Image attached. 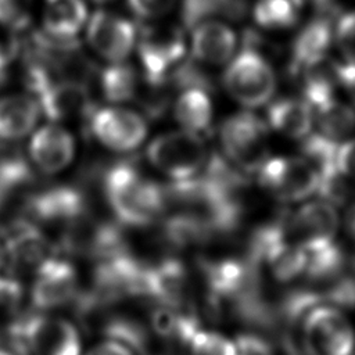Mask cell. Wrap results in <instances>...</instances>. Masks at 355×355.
Instances as JSON below:
<instances>
[{"mask_svg": "<svg viewBox=\"0 0 355 355\" xmlns=\"http://www.w3.org/2000/svg\"><path fill=\"white\" fill-rule=\"evenodd\" d=\"M330 175H337L348 184H355V137L338 141Z\"/></svg>", "mask_w": 355, "mask_h": 355, "instance_id": "obj_29", "label": "cell"}, {"mask_svg": "<svg viewBox=\"0 0 355 355\" xmlns=\"http://www.w3.org/2000/svg\"><path fill=\"white\" fill-rule=\"evenodd\" d=\"M96 3H107V1H111V0H93Z\"/></svg>", "mask_w": 355, "mask_h": 355, "instance_id": "obj_38", "label": "cell"}, {"mask_svg": "<svg viewBox=\"0 0 355 355\" xmlns=\"http://www.w3.org/2000/svg\"><path fill=\"white\" fill-rule=\"evenodd\" d=\"M190 293V279L180 261L165 258L146 266L144 297L153 298L162 306L187 312Z\"/></svg>", "mask_w": 355, "mask_h": 355, "instance_id": "obj_15", "label": "cell"}, {"mask_svg": "<svg viewBox=\"0 0 355 355\" xmlns=\"http://www.w3.org/2000/svg\"><path fill=\"white\" fill-rule=\"evenodd\" d=\"M143 75L151 86L164 83L173 73L186 53L184 39L179 29L172 26H147L137 44Z\"/></svg>", "mask_w": 355, "mask_h": 355, "instance_id": "obj_11", "label": "cell"}, {"mask_svg": "<svg viewBox=\"0 0 355 355\" xmlns=\"http://www.w3.org/2000/svg\"><path fill=\"white\" fill-rule=\"evenodd\" d=\"M132 11L143 19H158L172 11L176 0H128Z\"/></svg>", "mask_w": 355, "mask_h": 355, "instance_id": "obj_31", "label": "cell"}, {"mask_svg": "<svg viewBox=\"0 0 355 355\" xmlns=\"http://www.w3.org/2000/svg\"><path fill=\"white\" fill-rule=\"evenodd\" d=\"M87 18V7L83 0H44L42 21L49 36L75 39Z\"/></svg>", "mask_w": 355, "mask_h": 355, "instance_id": "obj_21", "label": "cell"}, {"mask_svg": "<svg viewBox=\"0 0 355 355\" xmlns=\"http://www.w3.org/2000/svg\"><path fill=\"white\" fill-rule=\"evenodd\" d=\"M146 158L155 171L179 183L202 175L211 155L201 135L180 128L154 137L146 148Z\"/></svg>", "mask_w": 355, "mask_h": 355, "instance_id": "obj_3", "label": "cell"}, {"mask_svg": "<svg viewBox=\"0 0 355 355\" xmlns=\"http://www.w3.org/2000/svg\"><path fill=\"white\" fill-rule=\"evenodd\" d=\"M173 116L182 129L202 136L211 128L214 116V105L207 87H184L173 104Z\"/></svg>", "mask_w": 355, "mask_h": 355, "instance_id": "obj_22", "label": "cell"}, {"mask_svg": "<svg viewBox=\"0 0 355 355\" xmlns=\"http://www.w3.org/2000/svg\"><path fill=\"white\" fill-rule=\"evenodd\" d=\"M103 193L115 219L126 226L146 227L165 215V189L130 162L107 168Z\"/></svg>", "mask_w": 355, "mask_h": 355, "instance_id": "obj_1", "label": "cell"}, {"mask_svg": "<svg viewBox=\"0 0 355 355\" xmlns=\"http://www.w3.org/2000/svg\"><path fill=\"white\" fill-rule=\"evenodd\" d=\"M334 22L320 12L306 22L295 35L290 47V72L301 75L323 64L333 44Z\"/></svg>", "mask_w": 355, "mask_h": 355, "instance_id": "obj_16", "label": "cell"}, {"mask_svg": "<svg viewBox=\"0 0 355 355\" xmlns=\"http://www.w3.org/2000/svg\"><path fill=\"white\" fill-rule=\"evenodd\" d=\"M11 60V53L0 46V83L6 79L7 76V68Z\"/></svg>", "mask_w": 355, "mask_h": 355, "instance_id": "obj_34", "label": "cell"}, {"mask_svg": "<svg viewBox=\"0 0 355 355\" xmlns=\"http://www.w3.org/2000/svg\"><path fill=\"white\" fill-rule=\"evenodd\" d=\"M42 115L32 94H7L0 97V143H12L29 136Z\"/></svg>", "mask_w": 355, "mask_h": 355, "instance_id": "obj_20", "label": "cell"}, {"mask_svg": "<svg viewBox=\"0 0 355 355\" xmlns=\"http://www.w3.org/2000/svg\"><path fill=\"white\" fill-rule=\"evenodd\" d=\"M222 83L226 93L244 108L266 105L276 92V72L255 44L248 40L226 64Z\"/></svg>", "mask_w": 355, "mask_h": 355, "instance_id": "obj_2", "label": "cell"}, {"mask_svg": "<svg viewBox=\"0 0 355 355\" xmlns=\"http://www.w3.org/2000/svg\"><path fill=\"white\" fill-rule=\"evenodd\" d=\"M100 86L104 97L111 103H123L136 96L137 75L123 62H110L100 73Z\"/></svg>", "mask_w": 355, "mask_h": 355, "instance_id": "obj_25", "label": "cell"}, {"mask_svg": "<svg viewBox=\"0 0 355 355\" xmlns=\"http://www.w3.org/2000/svg\"><path fill=\"white\" fill-rule=\"evenodd\" d=\"M35 98L39 103L42 114L55 123L80 118L87 121L94 110L85 85L71 79H53Z\"/></svg>", "mask_w": 355, "mask_h": 355, "instance_id": "obj_17", "label": "cell"}, {"mask_svg": "<svg viewBox=\"0 0 355 355\" xmlns=\"http://www.w3.org/2000/svg\"><path fill=\"white\" fill-rule=\"evenodd\" d=\"M3 263H4V248H3V244H1V240H0V268H1Z\"/></svg>", "mask_w": 355, "mask_h": 355, "instance_id": "obj_36", "label": "cell"}, {"mask_svg": "<svg viewBox=\"0 0 355 355\" xmlns=\"http://www.w3.org/2000/svg\"><path fill=\"white\" fill-rule=\"evenodd\" d=\"M31 304L39 312H49L73 304L79 295L76 268L64 258L50 255L33 270Z\"/></svg>", "mask_w": 355, "mask_h": 355, "instance_id": "obj_10", "label": "cell"}, {"mask_svg": "<svg viewBox=\"0 0 355 355\" xmlns=\"http://www.w3.org/2000/svg\"><path fill=\"white\" fill-rule=\"evenodd\" d=\"M304 4L305 0H254L252 18L263 29H287L298 22Z\"/></svg>", "mask_w": 355, "mask_h": 355, "instance_id": "obj_24", "label": "cell"}, {"mask_svg": "<svg viewBox=\"0 0 355 355\" xmlns=\"http://www.w3.org/2000/svg\"><path fill=\"white\" fill-rule=\"evenodd\" d=\"M236 50V32L226 22L207 18L193 26L190 51L197 62L204 65H226Z\"/></svg>", "mask_w": 355, "mask_h": 355, "instance_id": "obj_18", "label": "cell"}, {"mask_svg": "<svg viewBox=\"0 0 355 355\" xmlns=\"http://www.w3.org/2000/svg\"><path fill=\"white\" fill-rule=\"evenodd\" d=\"M8 336L19 355H82L76 326L46 312L21 316Z\"/></svg>", "mask_w": 355, "mask_h": 355, "instance_id": "obj_5", "label": "cell"}, {"mask_svg": "<svg viewBox=\"0 0 355 355\" xmlns=\"http://www.w3.org/2000/svg\"><path fill=\"white\" fill-rule=\"evenodd\" d=\"M340 214L336 204L326 198L308 200L280 219L284 236L304 250L334 243L340 229Z\"/></svg>", "mask_w": 355, "mask_h": 355, "instance_id": "obj_8", "label": "cell"}, {"mask_svg": "<svg viewBox=\"0 0 355 355\" xmlns=\"http://www.w3.org/2000/svg\"><path fill=\"white\" fill-rule=\"evenodd\" d=\"M86 355H136V351L121 340L107 337L105 340L93 345Z\"/></svg>", "mask_w": 355, "mask_h": 355, "instance_id": "obj_33", "label": "cell"}, {"mask_svg": "<svg viewBox=\"0 0 355 355\" xmlns=\"http://www.w3.org/2000/svg\"><path fill=\"white\" fill-rule=\"evenodd\" d=\"M300 338L306 355H354L355 327L333 304H316L302 312Z\"/></svg>", "mask_w": 355, "mask_h": 355, "instance_id": "obj_6", "label": "cell"}, {"mask_svg": "<svg viewBox=\"0 0 355 355\" xmlns=\"http://www.w3.org/2000/svg\"><path fill=\"white\" fill-rule=\"evenodd\" d=\"M24 294V286L17 277L0 276V333L10 334L21 319Z\"/></svg>", "mask_w": 355, "mask_h": 355, "instance_id": "obj_26", "label": "cell"}, {"mask_svg": "<svg viewBox=\"0 0 355 355\" xmlns=\"http://www.w3.org/2000/svg\"><path fill=\"white\" fill-rule=\"evenodd\" d=\"M312 111L319 133L334 141H343L355 132V107L337 96L312 107Z\"/></svg>", "mask_w": 355, "mask_h": 355, "instance_id": "obj_23", "label": "cell"}, {"mask_svg": "<svg viewBox=\"0 0 355 355\" xmlns=\"http://www.w3.org/2000/svg\"><path fill=\"white\" fill-rule=\"evenodd\" d=\"M87 126L96 141L114 153H132L147 137V122L136 111L119 105L93 110Z\"/></svg>", "mask_w": 355, "mask_h": 355, "instance_id": "obj_9", "label": "cell"}, {"mask_svg": "<svg viewBox=\"0 0 355 355\" xmlns=\"http://www.w3.org/2000/svg\"><path fill=\"white\" fill-rule=\"evenodd\" d=\"M223 159L243 173H255L269 157V126L248 108L226 116L218 130Z\"/></svg>", "mask_w": 355, "mask_h": 355, "instance_id": "obj_4", "label": "cell"}, {"mask_svg": "<svg viewBox=\"0 0 355 355\" xmlns=\"http://www.w3.org/2000/svg\"><path fill=\"white\" fill-rule=\"evenodd\" d=\"M86 37L89 46L108 62L125 61L137 40L129 19L103 10L89 18Z\"/></svg>", "mask_w": 355, "mask_h": 355, "instance_id": "obj_13", "label": "cell"}, {"mask_svg": "<svg viewBox=\"0 0 355 355\" xmlns=\"http://www.w3.org/2000/svg\"><path fill=\"white\" fill-rule=\"evenodd\" d=\"M333 43L343 61L355 62V10L343 12L334 22Z\"/></svg>", "mask_w": 355, "mask_h": 355, "instance_id": "obj_28", "label": "cell"}, {"mask_svg": "<svg viewBox=\"0 0 355 355\" xmlns=\"http://www.w3.org/2000/svg\"><path fill=\"white\" fill-rule=\"evenodd\" d=\"M183 345L191 355H239L236 341L216 331L204 330L200 326L194 327Z\"/></svg>", "mask_w": 355, "mask_h": 355, "instance_id": "obj_27", "label": "cell"}, {"mask_svg": "<svg viewBox=\"0 0 355 355\" xmlns=\"http://www.w3.org/2000/svg\"><path fill=\"white\" fill-rule=\"evenodd\" d=\"M76 141L73 135L60 123L51 122L32 132L28 155L31 164L44 175H57L73 161Z\"/></svg>", "mask_w": 355, "mask_h": 355, "instance_id": "obj_14", "label": "cell"}, {"mask_svg": "<svg viewBox=\"0 0 355 355\" xmlns=\"http://www.w3.org/2000/svg\"><path fill=\"white\" fill-rule=\"evenodd\" d=\"M32 0H0V24L21 29L28 24Z\"/></svg>", "mask_w": 355, "mask_h": 355, "instance_id": "obj_30", "label": "cell"}, {"mask_svg": "<svg viewBox=\"0 0 355 355\" xmlns=\"http://www.w3.org/2000/svg\"><path fill=\"white\" fill-rule=\"evenodd\" d=\"M259 186L284 204L302 202L319 194L322 175L304 155L268 157L255 172Z\"/></svg>", "mask_w": 355, "mask_h": 355, "instance_id": "obj_7", "label": "cell"}, {"mask_svg": "<svg viewBox=\"0 0 355 355\" xmlns=\"http://www.w3.org/2000/svg\"><path fill=\"white\" fill-rule=\"evenodd\" d=\"M0 355H15L14 352H11V351H8L7 348H4V347H1L0 345Z\"/></svg>", "mask_w": 355, "mask_h": 355, "instance_id": "obj_37", "label": "cell"}, {"mask_svg": "<svg viewBox=\"0 0 355 355\" xmlns=\"http://www.w3.org/2000/svg\"><path fill=\"white\" fill-rule=\"evenodd\" d=\"M337 85H340L355 107V62L341 61L331 65Z\"/></svg>", "mask_w": 355, "mask_h": 355, "instance_id": "obj_32", "label": "cell"}, {"mask_svg": "<svg viewBox=\"0 0 355 355\" xmlns=\"http://www.w3.org/2000/svg\"><path fill=\"white\" fill-rule=\"evenodd\" d=\"M0 237L4 248V262L7 261L15 272L35 270L50 257V240L40 226L26 216L11 219L10 223L1 226Z\"/></svg>", "mask_w": 355, "mask_h": 355, "instance_id": "obj_12", "label": "cell"}, {"mask_svg": "<svg viewBox=\"0 0 355 355\" xmlns=\"http://www.w3.org/2000/svg\"><path fill=\"white\" fill-rule=\"evenodd\" d=\"M347 229H348L349 236L355 241V204L349 208V211L347 214Z\"/></svg>", "mask_w": 355, "mask_h": 355, "instance_id": "obj_35", "label": "cell"}, {"mask_svg": "<svg viewBox=\"0 0 355 355\" xmlns=\"http://www.w3.org/2000/svg\"><path fill=\"white\" fill-rule=\"evenodd\" d=\"M266 105V123L276 133L293 140H304L313 132V111L302 97L272 98Z\"/></svg>", "mask_w": 355, "mask_h": 355, "instance_id": "obj_19", "label": "cell"}]
</instances>
